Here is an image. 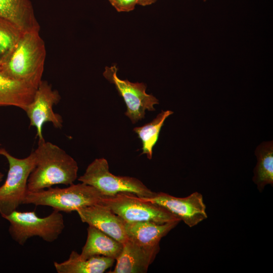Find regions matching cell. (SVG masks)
Here are the masks:
<instances>
[{"mask_svg": "<svg viewBox=\"0 0 273 273\" xmlns=\"http://www.w3.org/2000/svg\"><path fill=\"white\" fill-rule=\"evenodd\" d=\"M33 152L35 165L28 180L27 191H39L59 184L70 185L77 178L76 161L60 147L44 139L38 140Z\"/></svg>", "mask_w": 273, "mask_h": 273, "instance_id": "obj_1", "label": "cell"}, {"mask_svg": "<svg viewBox=\"0 0 273 273\" xmlns=\"http://www.w3.org/2000/svg\"><path fill=\"white\" fill-rule=\"evenodd\" d=\"M46 49L39 30L24 32L16 47L0 66V71L18 80L37 86L42 80Z\"/></svg>", "mask_w": 273, "mask_h": 273, "instance_id": "obj_2", "label": "cell"}, {"mask_svg": "<svg viewBox=\"0 0 273 273\" xmlns=\"http://www.w3.org/2000/svg\"><path fill=\"white\" fill-rule=\"evenodd\" d=\"M104 197L94 187L81 183L65 188L50 187L37 191H27L22 204L50 206L60 212H70L101 203Z\"/></svg>", "mask_w": 273, "mask_h": 273, "instance_id": "obj_3", "label": "cell"}, {"mask_svg": "<svg viewBox=\"0 0 273 273\" xmlns=\"http://www.w3.org/2000/svg\"><path fill=\"white\" fill-rule=\"evenodd\" d=\"M3 218L10 223L9 232L12 238L21 245L34 236L53 242L58 238L65 227L63 215L55 210L44 217L37 216L34 211L15 210Z\"/></svg>", "mask_w": 273, "mask_h": 273, "instance_id": "obj_4", "label": "cell"}, {"mask_svg": "<svg viewBox=\"0 0 273 273\" xmlns=\"http://www.w3.org/2000/svg\"><path fill=\"white\" fill-rule=\"evenodd\" d=\"M78 180L94 187L104 196L127 192L140 197L149 198L155 193L135 177L117 176L111 173L108 161L104 158L95 159Z\"/></svg>", "mask_w": 273, "mask_h": 273, "instance_id": "obj_5", "label": "cell"}, {"mask_svg": "<svg viewBox=\"0 0 273 273\" xmlns=\"http://www.w3.org/2000/svg\"><path fill=\"white\" fill-rule=\"evenodd\" d=\"M2 155L9 163L6 179L0 187V214L4 217L22 204L29 177L35 167V157L33 151L26 157L18 158L5 149Z\"/></svg>", "mask_w": 273, "mask_h": 273, "instance_id": "obj_6", "label": "cell"}, {"mask_svg": "<svg viewBox=\"0 0 273 273\" xmlns=\"http://www.w3.org/2000/svg\"><path fill=\"white\" fill-rule=\"evenodd\" d=\"M102 203L125 222L164 223L180 220L163 208L131 193L121 192L112 196H104Z\"/></svg>", "mask_w": 273, "mask_h": 273, "instance_id": "obj_7", "label": "cell"}, {"mask_svg": "<svg viewBox=\"0 0 273 273\" xmlns=\"http://www.w3.org/2000/svg\"><path fill=\"white\" fill-rule=\"evenodd\" d=\"M116 65L106 67L103 76L115 85L119 95L123 98L127 110L124 114L134 124L145 117L146 111H155L154 105L159 104L153 95L148 94L147 85L144 83L131 82L120 79L117 75Z\"/></svg>", "mask_w": 273, "mask_h": 273, "instance_id": "obj_8", "label": "cell"}, {"mask_svg": "<svg viewBox=\"0 0 273 273\" xmlns=\"http://www.w3.org/2000/svg\"><path fill=\"white\" fill-rule=\"evenodd\" d=\"M61 99L59 92L53 89L48 81L41 80L32 101L24 110L29 118L30 126L36 128V136L38 140H44L42 129L45 123L51 122L56 128L62 127V116L53 110V106L58 104Z\"/></svg>", "mask_w": 273, "mask_h": 273, "instance_id": "obj_9", "label": "cell"}, {"mask_svg": "<svg viewBox=\"0 0 273 273\" xmlns=\"http://www.w3.org/2000/svg\"><path fill=\"white\" fill-rule=\"evenodd\" d=\"M142 198L163 208L190 228L197 225L208 217L203 196L197 192L186 197H176L158 192L151 197Z\"/></svg>", "mask_w": 273, "mask_h": 273, "instance_id": "obj_10", "label": "cell"}, {"mask_svg": "<svg viewBox=\"0 0 273 273\" xmlns=\"http://www.w3.org/2000/svg\"><path fill=\"white\" fill-rule=\"evenodd\" d=\"M81 220L93 226L121 243L127 238L125 221L102 202L78 209Z\"/></svg>", "mask_w": 273, "mask_h": 273, "instance_id": "obj_11", "label": "cell"}, {"mask_svg": "<svg viewBox=\"0 0 273 273\" xmlns=\"http://www.w3.org/2000/svg\"><path fill=\"white\" fill-rule=\"evenodd\" d=\"M160 250L159 245L146 247L127 239L116 259V265L109 273H145Z\"/></svg>", "mask_w": 273, "mask_h": 273, "instance_id": "obj_12", "label": "cell"}, {"mask_svg": "<svg viewBox=\"0 0 273 273\" xmlns=\"http://www.w3.org/2000/svg\"><path fill=\"white\" fill-rule=\"evenodd\" d=\"M180 220L157 223L151 221L125 222L127 239L143 246L159 245L161 239L174 228Z\"/></svg>", "mask_w": 273, "mask_h": 273, "instance_id": "obj_13", "label": "cell"}, {"mask_svg": "<svg viewBox=\"0 0 273 273\" xmlns=\"http://www.w3.org/2000/svg\"><path fill=\"white\" fill-rule=\"evenodd\" d=\"M37 86L11 78L0 71V107L14 106L24 110L32 101Z\"/></svg>", "mask_w": 273, "mask_h": 273, "instance_id": "obj_14", "label": "cell"}, {"mask_svg": "<svg viewBox=\"0 0 273 273\" xmlns=\"http://www.w3.org/2000/svg\"><path fill=\"white\" fill-rule=\"evenodd\" d=\"M0 17L12 22L23 32L40 29L29 0H0Z\"/></svg>", "mask_w": 273, "mask_h": 273, "instance_id": "obj_15", "label": "cell"}, {"mask_svg": "<svg viewBox=\"0 0 273 273\" xmlns=\"http://www.w3.org/2000/svg\"><path fill=\"white\" fill-rule=\"evenodd\" d=\"M87 238L79 256L87 258L94 256H104L116 259L120 255L123 243L119 242L96 228L88 225Z\"/></svg>", "mask_w": 273, "mask_h": 273, "instance_id": "obj_16", "label": "cell"}, {"mask_svg": "<svg viewBox=\"0 0 273 273\" xmlns=\"http://www.w3.org/2000/svg\"><path fill=\"white\" fill-rule=\"evenodd\" d=\"M116 260L106 256L96 255L82 258L72 251L68 259L62 262H54L58 273H103L111 267Z\"/></svg>", "mask_w": 273, "mask_h": 273, "instance_id": "obj_17", "label": "cell"}, {"mask_svg": "<svg viewBox=\"0 0 273 273\" xmlns=\"http://www.w3.org/2000/svg\"><path fill=\"white\" fill-rule=\"evenodd\" d=\"M257 162L254 169L253 182L261 192L267 185H273L272 141L264 142L255 151Z\"/></svg>", "mask_w": 273, "mask_h": 273, "instance_id": "obj_18", "label": "cell"}, {"mask_svg": "<svg viewBox=\"0 0 273 273\" xmlns=\"http://www.w3.org/2000/svg\"><path fill=\"white\" fill-rule=\"evenodd\" d=\"M173 113L170 110L162 111L151 122L133 128V131L138 134L142 143V154H146L149 159L152 158L153 147L158 141L165 120Z\"/></svg>", "mask_w": 273, "mask_h": 273, "instance_id": "obj_19", "label": "cell"}, {"mask_svg": "<svg viewBox=\"0 0 273 273\" xmlns=\"http://www.w3.org/2000/svg\"><path fill=\"white\" fill-rule=\"evenodd\" d=\"M24 32L12 22L0 17V66L11 54Z\"/></svg>", "mask_w": 273, "mask_h": 273, "instance_id": "obj_20", "label": "cell"}, {"mask_svg": "<svg viewBox=\"0 0 273 273\" xmlns=\"http://www.w3.org/2000/svg\"><path fill=\"white\" fill-rule=\"evenodd\" d=\"M118 12H128L133 10L139 0H108Z\"/></svg>", "mask_w": 273, "mask_h": 273, "instance_id": "obj_21", "label": "cell"}, {"mask_svg": "<svg viewBox=\"0 0 273 273\" xmlns=\"http://www.w3.org/2000/svg\"><path fill=\"white\" fill-rule=\"evenodd\" d=\"M157 1V0H139L138 5L142 6H146L155 3Z\"/></svg>", "mask_w": 273, "mask_h": 273, "instance_id": "obj_22", "label": "cell"}, {"mask_svg": "<svg viewBox=\"0 0 273 273\" xmlns=\"http://www.w3.org/2000/svg\"><path fill=\"white\" fill-rule=\"evenodd\" d=\"M5 150L4 148H3L1 146V144H0V155H2V153L4 151V150Z\"/></svg>", "mask_w": 273, "mask_h": 273, "instance_id": "obj_23", "label": "cell"}, {"mask_svg": "<svg viewBox=\"0 0 273 273\" xmlns=\"http://www.w3.org/2000/svg\"><path fill=\"white\" fill-rule=\"evenodd\" d=\"M4 176V174L0 172V183L2 181Z\"/></svg>", "mask_w": 273, "mask_h": 273, "instance_id": "obj_24", "label": "cell"}, {"mask_svg": "<svg viewBox=\"0 0 273 273\" xmlns=\"http://www.w3.org/2000/svg\"><path fill=\"white\" fill-rule=\"evenodd\" d=\"M207 1H208V0H203L204 2H206Z\"/></svg>", "mask_w": 273, "mask_h": 273, "instance_id": "obj_25", "label": "cell"}]
</instances>
